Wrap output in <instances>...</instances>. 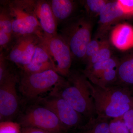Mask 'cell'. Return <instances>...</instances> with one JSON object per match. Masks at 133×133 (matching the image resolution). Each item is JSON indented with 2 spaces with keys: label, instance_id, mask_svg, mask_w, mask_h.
Here are the masks:
<instances>
[{
  "label": "cell",
  "instance_id": "obj_1",
  "mask_svg": "<svg viewBox=\"0 0 133 133\" xmlns=\"http://www.w3.org/2000/svg\"><path fill=\"white\" fill-rule=\"evenodd\" d=\"M90 83L83 72L71 71L66 81L53 88L50 95L63 98L87 121L97 116Z\"/></svg>",
  "mask_w": 133,
  "mask_h": 133
},
{
  "label": "cell",
  "instance_id": "obj_13",
  "mask_svg": "<svg viewBox=\"0 0 133 133\" xmlns=\"http://www.w3.org/2000/svg\"><path fill=\"white\" fill-rule=\"evenodd\" d=\"M109 41L120 51L127 52L133 49V26L128 23H119L110 31Z\"/></svg>",
  "mask_w": 133,
  "mask_h": 133
},
{
  "label": "cell",
  "instance_id": "obj_25",
  "mask_svg": "<svg viewBox=\"0 0 133 133\" xmlns=\"http://www.w3.org/2000/svg\"><path fill=\"white\" fill-rule=\"evenodd\" d=\"M19 123L12 121H1L0 133H21V128Z\"/></svg>",
  "mask_w": 133,
  "mask_h": 133
},
{
  "label": "cell",
  "instance_id": "obj_8",
  "mask_svg": "<svg viewBox=\"0 0 133 133\" xmlns=\"http://www.w3.org/2000/svg\"><path fill=\"white\" fill-rule=\"evenodd\" d=\"M19 76L14 71L0 83V120L11 121L19 109V100L16 90Z\"/></svg>",
  "mask_w": 133,
  "mask_h": 133
},
{
  "label": "cell",
  "instance_id": "obj_6",
  "mask_svg": "<svg viewBox=\"0 0 133 133\" xmlns=\"http://www.w3.org/2000/svg\"><path fill=\"white\" fill-rule=\"evenodd\" d=\"M38 36L49 53L55 71L67 78L71 72L73 59L67 43L59 34L48 36L43 33Z\"/></svg>",
  "mask_w": 133,
  "mask_h": 133
},
{
  "label": "cell",
  "instance_id": "obj_23",
  "mask_svg": "<svg viewBox=\"0 0 133 133\" xmlns=\"http://www.w3.org/2000/svg\"><path fill=\"white\" fill-rule=\"evenodd\" d=\"M11 62L5 57L4 53L0 52V83L14 71L10 68Z\"/></svg>",
  "mask_w": 133,
  "mask_h": 133
},
{
  "label": "cell",
  "instance_id": "obj_11",
  "mask_svg": "<svg viewBox=\"0 0 133 133\" xmlns=\"http://www.w3.org/2000/svg\"><path fill=\"white\" fill-rule=\"evenodd\" d=\"M98 17L97 37L99 38H102L122 20L127 19L119 8L117 1H109Z\"/></svg>",
  "mask_w": 133,
  "mask_h": 133
},
{
  "label": "cell",
  "instance_id": "obj_4",
  "mask_svg": "<svg viewBox=\"0 0 133 133\" xmlns=\"http://www.w3.org/2000/svg\"><path fill=\"white\" fill-rule=\"evenodd\" d=\"M11 16L15 38L43 33L34 12L35 0L3 1Z\"/></svg>",
  "mask_w": 133,
  "mask_h": 133
},
{
  "label": "cell",
  "instance_id": "obj_3",
  "mask_svg": "<svg viewBox=\"0 0 133 133\" xmlns=\"http://www.w3.org/2000/svg\"><path fill=\"white\" fill-rule=\"evenodd\" d=\"M59 35L67 43L73 58L84 61L91 40L92 24L87 15H79L63 23Z\"/></svg>",
  "mask_w": 133,
  "mask_h": 133
},
{
  "label": "cell",
  "instance_id": "obj_29",
  "mask_svg": "<svg viewBox=\"0 0 133 133\" xmlns=\"http://www.w3.org/2000/svg\"><path fill=\"white\" fill-rule=\"evenodd\" d=\"M131 90H132V94L133 95V88H131Z\"/></svg>",
  "mask_w": 133,
  "mask_h": 133
},
{
  "label": "cell",
  "instance_id": "obj_10",
  "mask_svg": "<svg viewBox=\"0 0 133 133\" xmlns=\"http://www.w3.org/2000/svg\"><path fill=\"white\" fill-rule=\"evenodd\" d=\"M41 101L44 106L55 113L67 130L81 126L84 117L63 98L50 95L49 97Z\"/></svg>",
  "mask_w": 133,
  "mask_h": 133
},
{
  "label": "cell",
  "instance_id": "obj_2",
  "mask_svg": "<svg viewBox=\"0 0 133 133\" xmlns=\"http://www.w3.org/2000/svg\"><path fill=\"white\" fill-rule=\"evenodd\" d=\"M90 85L97 116L111 119L121 117L133 108L130 88L119 85L102 87L91 82Z\"/></svg>",
  "mask_w": 133,
  "mask_h": 133
},
{
  "label": "cell",
  "instance_id": "obj_15",
  "mask_svg": "<svg viewBox=\"0 0 133 133\" xmlns=\"http://www.w3.org/2000/svg\"><path fill=\"white\" fill-rule=\"evenodd\" d=\"M119 62V58L112 56L107 60L86 66L82 72L92 84L97 85L102 76L108 70L118 68Z\"/></svg>",
  "mask_w": 133,
  "mask_h": 133
},
{
  "label": "cell",
  "instance_id": "obj_7",
  "mask_svg": "<svg viewBox=\"0 0 133 133\" xmlns=\"http://www.w3.org/2000/svg\"><path fill=\"white\" fill-rule=\"evenodd\" d=\"M19 124L22 127L36 128L51 133H66L68 131L55 113L44 105L28 109L20 117Z\"/></svg>",
  "mask_w": 133,
  "mask_h": 133
},
{
  "label": "cell",
  "instance_id": "obj_16",
  "mask_svg": "<svg viewBox=\"0 0 133 133\" xmlns=\"http://www.w3.org/2000/svg\"><path fill=\"white\" fill-rule=\"evenodd\" d=\"M116 85L133 88V49L119 59Z\"/></svg>",
  "mask_w": 133,
  "mask_h": 133
},
{
  "label": "cell",
  "instance_id": "obj_24",
  "mask_svg": "<svg viewBox=\"0 0 133 133\" xmlns=\"http://www.w3.org/2000/svg\"><path fill=\"white\" fill-rule=\"evenodd\" d=\"M109 129L110 133H130L121 117L111 119Z\"/></svg>",
  "mask_w": 133,
  "mask_h": 133
},
{
  "label": "cell",
  "instance_id": "obj_9",
  "mask_svg": "<svg viewBox=\"0 0 133 133\" xmlns=\"http://www.w3.org/2000/svg\"><path fill=\"white\" fill-rule=\"evenodd\" d=\"M40 41L36 35L20 37L15 38L9 49L3 52L7 59L21 69L29 63Z\"/></svg>",
  "mask_w": 133,
  "mask_h": 133
},
{
  "label": "cell",
  "instance_id": "obj_5",
  "mask_svg": "<svg viewBox=\"0 0 133 133\" xmlns=\"http://www.w3.org/2000/svg\"><path fill=\"white\" fill-rule=\"evenodd\" d=\"M66 80L53 70L32 74L22 73L19 80V90L25 99L32 100Z\"/></svg>",
  "mask_w": 133,
  "mask_h": 133
},
{
  "label": "cell",
  "instance_id": "obj_26",
  "mask_svg": "<svg viewBox=\"0 0 133 133\" xmlns=\"http://www.w3.org/2000/svg\"><path fill=\"white\" fill-rule=\"evenodd\" d=\"M119 8L127 19L133 17V0H118Z\"/></svg>",
  "mask_w": 133,
  "mask_h": 133
},
{
  "label": "cell",
  "instance_id": "obj_22",
  "mask_svg": "<svg viewBox=\"0 0 133 133\" xmlns=\"http://www.w3.org/2000/svg\"><path fill=\"white\" fill-rule=\"evenodd\" d=\"M96 37L91 39L88 43L86 49L85 56L84 62L86 63L93 56L99 49L102 43V40Z\"/></svg>",
  "mask_w": 133,
  "mask_h": 133
},
{
  "label": "cell",
  "instance_id": "obj_19",
  "mask_svg": "<svg viewBox=\"0 0 133 133\" xmlns=\"http://www.w3.org/2000/svg\"><path fill=\"white\" fill-rule=\"evenodd\" d=\"M0 35L14 38L11 16L3 1L0 2Z\"/></svg>",
  "mask_w": 133,
  "mask_h": 133
},
{
  "label": "cell",
  "instance_id": "obj_27",
  "mask_svg": "<svg viewBox=\"0 0 133 133\" xmlns=\"http://www.w3.org/2000/svg\"><path fill=\"white\" fill-rule=\"evenodd\" d=\"M130 133H133V108L121 116Z\"/></svg>",
  "mask_w": 133,
  "mask_h": 133
},
{
  "label": "cell",
  "instance_id": "obj_20",
  "mask_svg": "<svg viewBox=\"0 0 133 133\" xmlns=\"http://www.w3.org/2000/svg\"><path fill=\"white\" fill-rule=\"evenodd\" d=\"M111 45L108 40L102 39L101 46L97 53L86 63V66L105 61L112 57Z\"/></svg>",
  "mask_w": 133,
  "mask_h": 133
},
{
  "label": "cell",
  "instance_id": "obj_17",
  "mask_svg": "<svg viewBox=\"0 0 133 133\" xmlns=\"http://www.w3.org/2000/svg\"><path fill=\"white\" fill-rule=\"evenodd\" d=\"M51 6L58 25L63 24L74 16L77 7L72 0H50Z\"/></svg>",
  "mask_w": 133,
  "mask_h": 133
},
{
  "label": "cell",
  "instance_id": "obj_21",
  "mask_svg": "<svg viewBox=\"0 0 133 133\" xmlns=\"http://www.w3.org/2000/svg\"><path fill=\"white\" fill-rule=\"evenodd\" d=\"M107 0H86L81 1L86 12V15L90 19L99 16L105 5L109 2Z\"/></svg>",
  "mask_w": 133,
  "mask_h": 133
},
{
  "label": "cell",
  "instance_id": "obj_28",
  "mask_svg": "<svg viewBox=\"0 0 133 133\" xmlns=\"http://www.w3.org/2000/svg\"><path fill=\"white\" fill-rule=\"evenodd\" d=\"M21 133H51L40 129L32 127H22Z\"/></svg>",
  "mask_w": 133,
  "mask_h": 133
},
{
  "label": "cell",
  "instance_id": "obj_18",
  "mask_svg": "<svg viewBox=\"0 0 133 133\" xmlns=\"http://www.w3.org/2000/svg\"><path fill=\"white\" fill-rule=\"evenodd\" d=\"M111 119L96 116L89 119L87 123L79 127V133H110Z\"/></svg>",
  "mask_w": 133,
  "mask_h": 133
},
{
  "label": "cell",
  "instance_id": "obj_12",
  "mask_svg": "<svg viewBox=\"0 0 133 133\" xmlns=\"http://www.w3.org/2000/svg\"><path fill=\"white\" fill-rule=\"evenodd\" d=\"M34 12L44 35L52 36L58 34V25L52 12L50 1L35 0Z\"/></svg>",
  "mask_w": 133,
  "mask_h": 133
},
{
  "label": "cell",
  "instance_id": "obj_14",
  "mask_svg": "<svg viewBox=\"0 0 133 133\" xmlns=\"http://www.w3.org/2000/svg\"><path fill=\"white\" fill-rule=\"evenodd\" d=\"M21 69L22 73L26 74L39 73L49 70H55L49 53L41 40L29 63Z\"/></svg>",
  "mask_w": 133,
  "mask_h": 133
}]
</instances>
